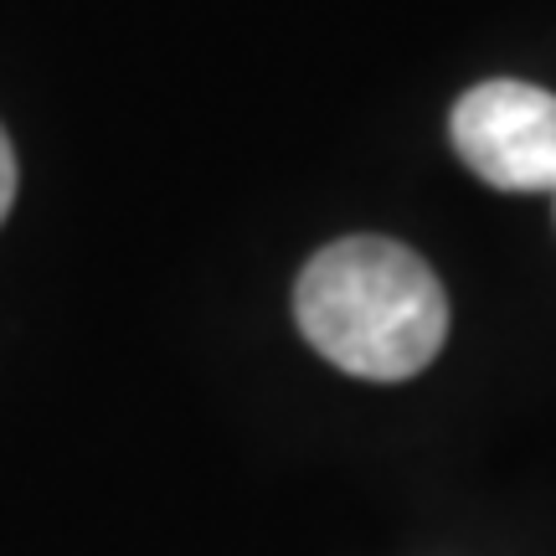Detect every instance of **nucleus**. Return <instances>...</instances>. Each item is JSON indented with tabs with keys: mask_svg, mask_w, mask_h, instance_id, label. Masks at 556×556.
Instances as JSON below:
<instances>
[{
	"mask_svg": "<svg viewBox=\"0 0 556 556\" xmlns=\"http://www.w3.org/2000/svg\"><path fill=\"white\" fill-rule=\"evenodd\" d=\"M294 319L340 371L407 381L448 340V294L413 248L392 238H340L304 263Z\"/></svg>",
	"mask_w": 556,
	"mask_h": 556,
	"instance_id": "obj_1",
	"label": "nucleus"
},
{
	"mask_svg": "<svg viewBox=\"0 0 556 556\" xmlns=\"http://www.w3.org/2000/svg\"><path fill=\"white\" fill-rule=\"evenodd\" d=\"M458 160L495 191H556V93L490 78L454 103Z\"/></svg>",
	"mask_w": 556,
	"mask_h": 556,
	"instance_id": "obj_2",
	"label": "nucleus"
},
{
	"mask_svg": "<svg viewBox=\"0 0 556 556\" xmlns=\"http://www.w3.org/2000/svg\"><path fill=\"white\" fill-rule=\"evenodd\" d=\"M11 201H16V150H11V139L0 129V222L11 212Z\"/></svg>",
	"mask_w": 556,
	"mask_h": 556,
	"instance_id": "obj_3",
	"label": "nucleus"
}]
</instances>
